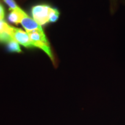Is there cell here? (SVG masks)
Instances as JSON below:
<instances>
[{
    "instance_id": "obj_4",
    "label": "cell",
    "mask_w": 125,
    "mask_h": 125,
    "mask_svg": "<svg viewBox=\"0 0 125 125\" xmlns=\"http://www.w3.org/2000/svg\"><path fill=\"white\" fill-rule=\"evenodd\" d=\"M20 23L22 24L23 27L26 30V32L27 31H30L35 30L42 29L41 26L38 23L36 22L33 19L29 17L27 14H26L23 16Z\"/></svg>"
},
{
    "instance_id": "obj_9",
    "label": "cell",
    "mask_w": 125,
    "mask_h": 125,
    "mask_svg": "<svg viewBox=\"0 0 125 125\" xmlns=\"http://www.w3.org/2000/svg\"><path fill=\"white\" fill-rule=\"evenodd\" d=\"M3 1L9 6L10 9H11L12 10H18L20 8L18 6V5L16 4L15 1L14 0H3Z\"/></svg>"
},
{
    "instance_id": "obj_1",
    "label": "cell",
    "mask_w": 125,
    "mask_h": 125,
    "mask_svg": "<svg viewBox=\"0 0 125 125\" xmlns=\"http://www.w3.org/2000/svg\"><path fill=\"white\" fill-rule=\"evenodd\" d=\"M27 32L32 41L34 47H37L43 50L51 58L52 61L53 62V56L52 55L51 48H50L49 43L47 40L42 29H41L27 31Z\"/></svg>"
},
{
    "instance_id": "obj_7",
    "label": "cell",
    "mask_w": 125,
    "mask_h": 125,
    "mask_svg": "<svg viewBox=\"0 0 125 125\" xmlns=\"http://www.w3.org/2000/svg\"><path fill=\"white\" fill-rule=\"evenodd\" d=\"M59 17V10L56 8H52V10L49 17V22H55V21L58 20Z\"/></svg>"
},
{
    "instance_id": "obj_6",
    "label": "cell",
    "mask_w": 125,
    "mask_h": 125,
    "mask_svg": "<svg viewBox=\"0 0 125 125\" xmlns=\"http://www.w3.org/2000/svg\"><path fill=\"white\" fill-rule=\"evenodd\" d=\"M7 48L8 51L10 52L20 53L21 52L19 43L14 40H12L8 43H7Z\"/></svg>"
},
{
    "instance_id": "obj_3",
    "label": "cell",
    "mask_w": 125,
    "mask_h": 125,
    "mask_svg": "<svg viewBox=\"0 0 125 125\" xmlns=\"http://www.w3.org/2000/svg\"><path fill=\"white\" fill-rule=\"evenodd\" d=\"M9 34L14 40L23 46L29 48H34L32 41L27 32H24L22 30L10 26Z\"/></svg>"
},
{
    "instance_id": "obj_5",
    "label": "cell",
    "mask_w": 125,
    "mask_h": 125,
    "mask_svg": "<svg viewBox=\"0 0 125 125\" xmlns=\"http://www.w3.org/2000/svg\"><path fill=\"white\" fill-rule=\"evenodd\" d=\"M26 14L22 9L20 8L16 10H11L8 15V20L10 23L19 24L21 22V19Z\"/></svg>"
},
{
    "instance_id": "obj_11",
    "label": "cell",
    "mask_w": 125,
    "mask_h": 125,
    "mask_svg": "<svg viewBox=\"0 0 125 125\" xmlns=\"http://www.w3.org/2000/svg\"><path fill=\"white\" fill-rule=\"evenodd\" d=\"M122 1H123V3L124 4H125V0H122Z\"/></svg>"
},
{
    "instance_id": "obj_2",
    "label": "cell",
    "mask_w": 125,
    "mask_h": 125,
    "mask_svg": "<svg viewBox=\"0 0 125 125\" xmlns=\"http://www.w3.org/2000/svg\"><path fill=\"white\" fill-rule=\"evenodd\" d=\"M52 8L48 5H38L32 7L31 13L33 19L40 26L49 23Z\"/></svg>"
},
{
    "instance_id": "obj_8",
    "label": "cell",
    "mask_w": 125,
    "mask_h": 125,
    "mask_svg": "<svg viewBox=\"0 0 125 125\" xmlns=\"http://www.w3.org/2000/svg\"><path fill=\"white\" fill-rule=\"evenodd\" d=\"M10 26L3 20H0V34L8 32L9 34V30Z\"/></svg>"
},
{
    "instance_id": "obj_10",
    "label": "cell",
    "mask_w": 125,
    "mask_h": 125,
    "mask_svg": "<svg viewBox=\"0 0 125 125\" xmlns=\"http://www.w3.org/2000/svg\"><path fill=\"white\" fill-rule=\"evenodd\" d=\"M5 16V10L2 5L0 4V20H3Z\"/></svg>"
}]
</instances>
